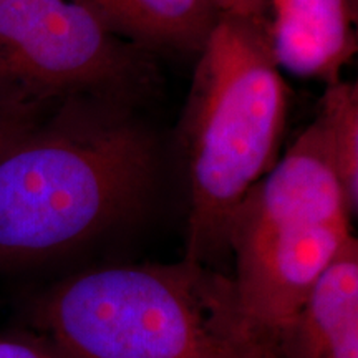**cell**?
Here are the masks:
<instances>
[{"label":"cell","instance_id":"obj_1","mask_svg":"<svg viewBox=\"0 0 358 358\" xmlns=\"http://www.w3.org/2000/svg\"><path fill=\"white\" fill-rule=\"evenodd\" d=\"M159 161L138 108L60 103L0 153V271L65 256L136 216Z\"/></svg>","mask_w":358,"mask_h":358},{"label":"cell","instance_id":"obj_2","mask_svg":"<svg viewBox=\"0 0 358 358\" xmlns=\"http://www.w3.org/2000/svg\"><path fill=\"white\" fill-rule=\"evenodd\" d=\"M29 320L66 358H280L232 277L185 257L71 274L34 299Z\"/></svg>","mask_w":358,"mask_h":358},{"label":"cell","instance_id":"obj_3","mask_svg":"<svg viewBox=\"0 0 358 358\" xmlns=\"http://www.w3.org/2000/svg\"><path fill=\"white\" fill-rule=\"evenodd\" d=\"M289 90L252 20L221 13L178 127L187 186L185 259L213 267L236 209L279 159Z\"/></svg>","mask_w":358,"mask_h":358},{"label":"cell","instance_id":"obj_4","mask_svg":"<svg viewBox=\"0 0 358 358\" xmlns=\"http://www.w3.org/2000/svg\"><path fill=\"white\" fill-rule=\"evenodd\" d=\"M352 217L313 122L248 192L227 232L241 306L274 342L353 237Z\"/></svg>","mask_w":358,"mask_h":358},{"label":"cell","instance_id":"obj_5","mask_svg":"<svg viewBox=\"0 0 358 358\" xmlns=\"http://www.w3.org/2000/svg\"><path fill=\"white\" fill-rule=\"evenodd\" d=\"M159 87L156 57L73 0H0V106L48 113L96 98L140 110Z\"/></svg>","mask_w":358,"mask_h":358},{"label":"cell","instance_id":"obj_6","mask_svg":"<svg viewBox=\"0 0 358 358\" xmlns=\"http://www.w3.org/2000/svg\"><path fill=\"white\" fill-rule=\"evenodd\" d=\"M261 30L282 73L338 82L358 50L355 0H261Z\"/></svg>","mask_w":358,"mask_h":358},{"label":"cell","instance_id":"obj_7","mask_svg":"<svg viewBox=\"0 0 358 358\" xmlns=\"http://www.w3.org/2000/svg\"><path fill=\"white\" fill-rule=\"evenodd\" d=\"M280 358H358V243L352 237L275 340Z\"/></svg>","mask_w":358,"mask_h":358},{"label":"cell","instance_id":"obj_8","mask_svg":"<svg viewBox=\"0 0 358 358\" xmlns=\"http://www.w3.org/2000/svg\"><path fill=\"white\" fill-rule=\"evenodd\" d=\"M105 30L151 55L198 57L221 15L211 0H73Z\"/></svg>","mask_w":358,"mask_h":358},{"label":"cell","instance_id":"obj_9","mask_svg":"<svg viewBox=\"0 0 358 358\" xmlns=\"http://www.w3.org/2000/svg\"><path fill=\"white\" fill-rule=\"evenodd\" d=\"M324 133L335 173L345 192L352 216L358 211V88L338 80L327 85L315 118Z\"/></svg>","mask_w":358,"mask_h":358},{"label":"cell","instance_id":"obj_10","mask_svg":"<svg viewBox=\"0 0 358 358\" xmlns=\"http://www.w3.org/2000/svg\"><path fill=\"white\" fill-rule=\"evenodd\" d=\"M0 358H66L35 334L0 335Z\"/></svg>","mask_w":358,"mask_h":358},{"label":"cell","instance_id":"obj_11","mask_svg":"<svg viewBox=\"0 0 358 358\" xmlns=\"http://www.w3.org/2000/svg\"><path fill=\"white\" fill-rule=\"evenodd\" d=\"M47 113H35V111L15 110L0 106V153L15 141L20 134L34 127L38 120H42Z\"/></svg>","mask_w":358,"mask_h":358},{"label":"cell","instance_id":"obj_12","mask_svg":"<svg viewBox=\"0 0 358 358\" xmlns=\"http://www.w3.org/2000/svg\"><path fill=\"white\" fill-rule=\"evenodd\" d=\"M211 2L221 13L243 17V19L252 20L254 24H257L261 17V0H211Z\"/></svg>","mask_w":358,"mask_h":358}]
</instances>
